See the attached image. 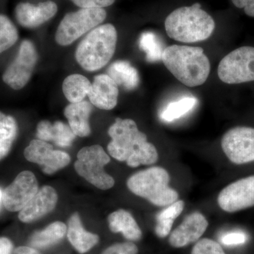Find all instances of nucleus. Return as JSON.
I'll use <instances>...</instances> for the list:
<instances>
[{
  "instance_id": "f257e3e1",
  "label": "nucleus",
  "mask_w": 254,
  "mask_h": 254,
  "mask_svg": "<svg viewBox=\"0 0 254 254\" xmlns=\"http://www.w3.org/2000/svg\"><path fill=\"white\" fill-rule=\"evenodd\" d=\"M108 134L112 139L108 145V153L115 160L126 162L131 168L158 161L155 145L148 141L146 135L139 131L131 119L117 118L110 127Z\"/></svg>"
},
{
  "instance_id": "f03ea898",
  "label": "nucleus",
  "mask_w": 254,
  "mask_h": 254,
  "mask_svg": "<svg viewBox=\"0 0 254 254\" xmlns=\"http://www.w3.org/2000/svg\"><path fill=\"white\" fill-rule=\"evenodd\" d=\"M162 61L173 76L187 86L203 84L210 74V61L200 47H167Z\"/></svg>"
},
{
  "instance_id": "7ed1b4c3",
  "label": "nucleus",
  "mask_w": 254,
  "mask_h": 254,
  "mask_svg": "<svg viewBox=\"0 0 254 254\" xmlns=\"http://www.w3.org/2000/svg\"><path fill=\"white\" fill-rule=\"evenodd\" d=\"M168 36L185 43L205 41L213 34L215 28L213 18L201 9L199 3L174 10L165 21Z\"/></svg>"
},
{
  "instance_id": "20e7f679",
  "label": "nucleus",
  "mask_w": 254,
  "mask_h": 254,
  "mask_svg": "<svg viewBox=\"0 0 254 254\" xmlns=\"http://www.w3.org/2000/svg\"><path fill=\"white\" fill-rule=\"evenodd\" d=\"M118 32L111 23L97 26L78 44L76 61L83 69L98 71L113 58L116 50Z\"/></svg>"
},
{
  "instance_id": "39448f33",
  "label": "nucleus",
  "mask_w": 254,
  "mask_h": 254,
  "mask_svg": "<svg viewBox=\"0 0 254 254\" xmlns=\"http://www.w3.org/2000/svg\"><path fill=\"white\" fill-rule=\"evenodd\" d=\"M170 176L161 167L138 172L128 178L127 187L132 193L159 207L168 206L179 200V193L170 187Z\"/></svg>"
},
{
  "instance_id": "423d86ee",
  "label": "nucleus",
  "mask_w": 254,
  "mask_h": 254,
  "mask_svg": "<svg viewBox=\"0 0 254 254\" xmlns=\"http://www.w3.org/2000/svg\"><path fill=\"white\" fill-rule=\"evenodd\" d=\"M110 162L109 155L99 145L81 148L74 164L75 170L80 176L93 186L102 190H108L115 185V180L105 173L104 167Z\"/></svg>"
},
{
  "instance_id": "0eeeda50",
  "label": "nucleus",
  "mask_w": 254,
  "mask_h": 254,
  "mask_svg": "<svg viewBox=\"0 0 254 254\" xmlns=\"http://www.w3.org/2000/svg\"><path fill=\"white\" fill-rule=\"evenodd\" d=\"M106 17V11L103 8L81 9L68 13L58 26L55 41L60 46H69L87 32L99 26Z\"/></svg>"
},
{
  "instance_id": "6e6552de",
  "label": "nucleus",
  "mask_w": 254,
  "mask_h": 254,
  "mask_svg": "<svg viewBox=\"0 0 254 254\" xmlns=\"http://www.w3.org/2000/svg\"><path fill=\"white\" fill-rule=\"evenodd\" d=\"M218 74L227 84L254 81V47H241L227 55L219 64Z\"/></svg>"
},
{
  "instance_id": "1a4fd4ad",
  "label": "nucleus",
  "mask_w": 254,
  "mask_h": 254,
  "mask_svg": "<svg viewBox=\"0 0 254 254\" xmlns=\"http://www.w3.org/2000/svg\"><path fill=\"white\" fill-rule=\"evenodd\" d=\"M38 60L34 44L24 40L20 45L16 58L3 73V81L12 89H22L31 79Z\"/></svg>"
},
{
  "instance_id": "9d476101",
  "label": "nucleus",
  "mask_w": 254,
  "mask_h": 254,
  "mask_svg": "<svg viewBox=\"0 0 254 254\" xmlns=\"http://www.w3.org/2000/svg\"><path fill=\"white\" fill-rule=\"evenodd\" d=\"M221 146L232 163L242 165L254 161V128H231L222 137Z\"/></svg>"
},
{
  "instance_id": "9b49d317",
  "label": "nucleus",
  "mask_w": 254,
  "mask_h": 254,
  "mask_svg": "<svg viewBox=\"0 0 254 254\" xmlns=\"http://www.w3.org/2000/svg\"><path fill=\"white\" fill-rule=\"evenodd\" d=\"M25 158L41 167L47 175H53L68 165L71 160L69 155L61 150L53 149V145L46 141L34 139L23 152Z\"/></svg>"
},
{
  "instance_id": "f8f14e48",
  "label": "nucleus",
  "mask_w": 254,
  "mask_h": 254,
  "mask_svg": "<svg viewBox=\"0 0 254 254\" xmlns=\"http://www.w3.org/2000/svg\"><path fill=\"white\" fill-rule=\"evenodd\" d=\"M219 206L235 213L254 206V175L241 179L225 187L218 197Z\"/></svg>"
},
{
  "instance_id": "ddd939ff",
  "label": "nucleus",
  "mask_w": 254,
  "mask_h": 254,
  "mask_svg": "<svg viewBox=\"0 0 254 254\" xmlns=\"http://www.w3.org/2000/svg\"><path fill=\"white\" fill-rule=\"evenodd\" d=\"M38 190V181L34 174L30 171L21 172L3 192L5 208L11 212L21 211Z\"/></svg>"
},
{
  "instance_id": "4468645a",
  "label": "nucleus",
  "mask_w": 254,
  "mask_h": 254,
  "mask_svg": "<svg viewBox=\"0 0 254 254\" xmlns=\"http://www.w3.org/2000/svg\"><path fill=\"white\" fill-rule=\"evenodd\" d=\"M208 222L199 212L190 213L175 229L169 237V243L174 248H182L198 242L206 231Z\"/></svg>"
},
{
  "instance_id": "2eb2a0df",
  "label": "nucleus",
  "mask_w": 254,
  "mask_h": 254,
  "mask_svg": "<svg viewBox=\"0 0 254 254\" xmlns=\"http://www.w3.org/2000/svg\"><path fill=\"white\" fill-rule=\"evenodd\" d=\"M58 7L53 1H46L35 5L28 2H21L15 8V17L21 26L35 28L54 17Z\"/></svg>"
},
{
  "instance_id": "dca6fc26",
  "label": "nucleus",
  "mask_w": 254,
  "mask_h": 254,
  "mask_svg": "<svg viewBox=\"0 0 254 254\" xmlns=\"http://www.w3.org/2000/svg\"><path fill=\"white\" fill-rule=\"evenodd\" d=\"M58 195L54 188L42 187L29 203L19 211L18 218L25 223L36 221L50 213L56 206Z\"/></svg>"
},
{
  "instance_id": "f3484780",
  "label": "nucleus",
  "mask_w": 254,
  "mask_h": 254,
  "mask_svg": "<svg viewBox=\"0 0 254 254\" xmlns=\"http://www.w3.org/2000/svg\"><path fill=\"white\" fill-rule=\"evenodd\" d=\"M92 105L99 109L113 110L118 105V86L108 74L95 76L88 95Z\"/></svg>"
},
{
  "instance_id": "a211bd4d",
  "label": "nucleus",
  "mask_w": 254,
  "mask_h": 254,
  "mask_svg": "<svg viewBox=\"0 0 254 254\" xmlns=\"http://www.w3.org/2000/svg\"><path fill=\"white\" fill-rule=\"evenodd\" d=\"M76 136L70 127L63 122L52 123L48 120H43L37 126L38 139L54 142L60 147H69Z\"/></svg>"
},
{
  "instance_id": "6ab92c4d",
  "label": "nucleus",
  "mask_w": 254,
  "mask_h": 254,
  "mask_svg": "<svg viewBox=\"0 0 254 254\" xmlns=\"http://www.w3.org/2000/svg\"><path fill=\"white\" fill-rule=\"evenodd\" d=\"M93 105L87 101L71 103L64 110L70 128L76 136L86 137L91 133L89 119Z\"/></svg>"
},
{
  "instance_id": "aec40b11",
  "label": "nucleus",
  "mask_w": 254,
  "mask_h": 254,
  "mask_svg": "<svg viewBox=\"0 0 254 254\" xmlns=\"http://www.w3.org/2000/svg\"><path fill=\"white\" fill-rule=\"evenodd\" d=\"M66 232L70 243L80 254L89 252L99 242L98 235L86 231L83 228L77 213L73 214L68 220Z\"/></svg>"
},
{
  "instance_id": "412c9836",
  "label": "nucleus",
  "mask_w": 254,
  "mask_h": 254,
  "mask_svg": "<svg viewBox=\"0 0 254 254\" xmlns=\"http://www.w3.org/2000/svg\"><path fill=\"white\" fill-rule=\"evenodd\" d=\"M109 228L114 233H122L127 240L136 242L141 240V228L131 213L120 209L110 214L108 218Z\"/></svg>"
},
{
  "instance_id": "4be33fe9",
  "label": "nucleus",
  "mask_w": 254,
  "mask_h": 254,
  "mask_svg": "<svg viewBox=\"0 0 254 254\" xmlns=\"http://www.w3.org/2000/svg\"><path fill=\"white\" fill-rule=\"evenodd\" d=\"M108 75L118 86L128 91L135 89L139 84L140 78L136 68L127 61H116L108 69Z\"/></svg>"
},
{
  "instance_id": "5701e85b",
  "label": "nucleus",
  "mask_w": 254,
  "mask_h": 254,
  "mask_svg": "<svg viewBox=\"0 0 254 254\" xmlns=\"http://www.w3.org/2000/svg\"><path fill=\"white\" fill-rule=\"evenodd\" d=\"M66 231L67 227L64 223L60 221L53 222L44 230L33 233L30 237V245L36 249L48 248L63 240Z\"/></svg>"
},
{
  "instance_id": "b1692460",
  "label": "nucleus",
  "mask_w": 254,
  "mask_h": 254,
  "mask_svg": "<svg viewBox=\"0 0 254 254\" xmlns=\"http://www.w3.org/2000/svg\"><path fill=\"white\" fill-rule=\"evenodd\" d=\"M91 83L81 74L69 75L63 82V91L65 98L71 103L83 101L91 91Z\"/></svg>"
},
{
  "instance_id": "393cba45",
  "label": "nucleus",
  "mask_w": 254,
  "mask_h": 254,
  "mask_svg": "<svg viewBox=\"0 0 254 254\" xmlns=\"http://www.w3.org/2000/svg\"><path fill=\"white\" fill-rule=\"evenodd\" d=\"M185 206L184 200H177L175 203L168 205L166 208L157 215V224L155 229L157 236L160 238H165L170 235L174 221L179 215H181Z\"/></svg>"
},
{
  "instance_id": "a878e982",
  "label": "nucleus",
  "mask_w": 254,
  "mask_h": 254,
  "mask_svg": "<svg viewBox=\"0 0 254 254\" xmlns=\"http://www.w3.org/2000/svg\"><path fill=\"white\" fill-rule=\"evenodd\" d=\"M18 134V125L11 115L0 112V160L9 153Z\"/></svg>"
},
{
  "instance_id": "bb28decb",
  "label": "nucleus",
  "mask_w": 254,
  "mask_h": 254,
  "mask_svg": "<svg viewBox=\"0 0 254 254\" xmlns=\"http://www.w3.org/2000/svg\"><path fill=\"white\" fill-rule=\"evenodd\" d=\"M139 48L144 52L146 60L150 63L161 61L164 46L160 38L152 32L142 33L139 39Z\"/></svg>"
},
{
  "instance_id": "cd10ccee",
  "label": "nucleus",
  "mask_w": 254,
  "mask_h": 254,
  "mask_svg": "<svg viewBox=\"0 0 254 254\" xmlns=\"http://www.w3.org/2000/svg\"><path fill=\"white\" fill-rule=\"evenodd\" d=\"M197 100L194 97H185L167 105L161 114V118L165 122H173L182 118L190 111L196 105Z\"/></svg>"
},
{
  "instance_id": "c85d7f7f",
  "label": "nucleus",
  "mask_w": 254,
  "mask_h": 254,
  "mask_svg": "<svg viewBox=\"0 0 254 254\" xmlns=\"http://www.w3.org/2000/svg\"><path fill=\"white\" fill-rule=\"evenodd\" d=\"M18 39L14 23L6 15L0 14V54L14 46Z\"/></svg>"
},
{
  "instance_id": "c756f323",
  "label": "nucleus",
  "mask_w": 254,
  "mask_h": 254,
  "mask_svg": "<svg viewBox=\"0 0 254 254\" xmlns=\"http://www.w3.org/2000/svg\"><path fill=\"white\" fill-rule=\"evenodd\" d=\"M190 254H225L218 242L204 238L198 240L192 249Z\"/></svg>"
},
{
  "instance_id": "7c9ffc66",
  "label": "nucleus",
  "mask_w": 254,
  "mask_h": 254,
  "mask_svg": "<svg viewBox=\"0 0 254 254\" xmlns=\"http://www.w3.org/2000/svg\"><path fill=\"white\" fill-rule=\"evenodd\" d=\"M138 249L133 242H123L110 246L101 254H138Z\"/></svg>"
},
{
  "instance_id": "2f4dec72",
  "label": "nucleus",
  "mask_w": 254,
  "mask_h": 254,
  "mask_svg": "<svg viewBox=\"0 0 254 254\" xmlns=\"http://www.w3.org/2000/svg\"><path fill=\"white\" fill-rule=\"evenodd\" d=\"M81 9H95L109 6L115 3V0H70Z\"/></svg>"
},
{
  "instance_id": "473e14b6",
  "label": "nucleus",
  "mask_w": 254,
  "mask_h": 254,
  "mask_svg": "<svg viewBox=\"0 0 254 254\" xmlns=\"http://www.w3.org/2000/svg\"><path fill=\"white\" fill-rule=\"evenodd\" d=\"M247 240V236L244 232H230L222 236V243L226 246H237L245 244Z\"/></svg>"
},
{
  "instance_id": "72a5a7b5",
  "label": "nucleus",
  "mask_w": 254,
  "mask_h": 254,
  "mask_svg": "<svg viewBox=\"0 0 254 254\" xmlns=\"http://www.w3.org/2000/svg\"><path fill=\"white\" fill-rule=\"evenodd\" d=\"M237 8L244 9L245 14L250 17H254V0H232Z\"/></svg>"
},
{
  "instance_id": "f704fd0d",
  "label": "nucleus",
  "mask_w": 254,
  "mask_h": 254,
  "mask_svg": "<svg viewBox=\"0 0 254 254\" xmlns=\"http://www.w3.org/2000/svg\"><path fill=\"white\" fill-rule=\"evenodd\" d=\"M12 249L11 240L6 237H0V254H10Z\"/></svg>"
},
{
  "instance_id": "c9c22d12",
  "label": "nucleus",
  "mask_w": 254,
  "mask_h": 254,
  "mask_svg": "<svg viewBox=\"0 0 254 254\" xmlns=\"http://www.w3.org/2000/svg\"><path fill=\"white\" fill-rule=\"evenodd\" d=\"M16 254H41L35 248L30 247H19L15 250Z\"/></svg>"
},
{
  "instance_id": "e433bc0d",
  "label": "nucleus",
  "mask_w": 254,
  "mask_h": 254,
  "mask_svg": "<svg viewBox=\"0 0 254 254\" xmlns=\"http://www.w3.org/2000/svg\"><path fill=\"white\" fill-rule=\"evenodd\" d=\"M2 193L3 192L1 191V189H0V202H1V199H2Z\"/></svg>"
}]
</instances>
